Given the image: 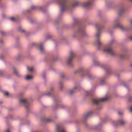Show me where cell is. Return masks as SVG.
<instances>
[{
  "instance_id": "cell-1",
  "label": "cell",
  "mask_w": 132,
  "mask_h": 132,
  "mask_svg": "<svg viewBox=\"0 0 132 132\" xmlns=\"http://www.w3.org/2000/svg\"><path fill=\"white\" fill-rule=\"evenodd\" d=\"M102 119L97 114H90L85 119V124L88 128H95L101 125Z\"/></svg>"
},
{
  "instance_id": "cell-2",
  "label": "cell",
  "mask_w": 132,
  "mask_h": 132,
  "mask_svg": "<svg viewBox=\"0 0 132 132\" xmlns=\"http://www.w3.org/2000/svg\"><path fill=\"white\" fill-rule=\"evenodd\" d=\"M109 90L110 89L108 84H101L94 88V94L95 97L98 99H103L108 95Z\"/></svg>"
},
{
  "instance_id": "cell-3",
  "label": "cell",
  "mask_w": 132,
  "mask_h": 132,
  "mask_svg": "<svg viewBox=\"0 0 132 132\" xmlns=\"http://www.w3.org/2000/svg\"><path fill=\"white\" fill-rule=\"evenodd\" d=\"M55 116L60 121H65L70 119V113L65 108H58L55 111Z\"/></svg>"
},
{
  "instance_id": "cell-4",
  "label": "cell",
  "mask_w": 132,
  "mask_h": 132,
  "mask_svg": "<svg viewBox=\"0 0 132 132\" xmlns=\"http://www.w3.org/2000/svg\"><path fill=\"white\" fill-rule=\"evenodd\" d=\"M80 87L85 92H90L94 89V83L88 77H84L80 80Z\"/></svg>"
},
{
  "instance_id": "cell-5",
  "label": "cell",
  "mask_w": 132,
  "mask_h": 132,
  "mask_svg": "<svg viewBox=\"0 0 132 132\" xmlns=\"http://www.w3.org/2000/svg\"><path fill=\"white\" fill-rule=\"evenodd\" d=\"M114 91L116 95L121 98H125L128 97L130 93V90L128 87L124 84H118V85H116Z\"/></svg>"
},
{
  "instance_id": "cell-6",
  "label": "cell",
  "mask_w": 132,
  "mask_h": 132,
  "mask_svg": "<svg viewBox=\"0 0 132 132\" xmlns=\"http://www.w3.org/2000/svg\"><path fill=\"white\" fill-rule=\"evenodd\" d=\"M39 103L44 108H51L55 104V99L50 94H43L39 97Z\"/></svg>"
},
{
  "instance_id": "cell-7",
  "label": "cell",
  "mask_w": 132,
  "mask_h": 132,
  "mask_svg": "<svg viewBox=\"0 0 132 132\" xmlns=\"http://www.w3.org/2000/svg\"><path fill=\"white\" fill-rule=\"evenodd\" d=\"M90 73L96 78H103L106 75L105 70L99 66H92L90 67Z\"/></svg>"
},
{
  "instance_id": "cell-8",
  "label": "cell",
  "mask_w": 132,
  "mask_h": 132,
  "mask_svg": "<svg viewBox=\"0 0 132 132\" xmlns=\"http://www.w3.org/2000/svg\"><path fill=\"white\" fill-rule=\"evenodd\" d=\"M60 76L59 73L53 70H48L46 73V80L48 82V84H55L56 82H57L59 80Z\"/></svg>"
},
{
  "instance_id": "cell-9",
  "label": "cell",
  "mask_w": 132,
  "mask_h": 132,
  "mask_svg": "<svg viewBox=\"0 0 132 132\" xmlns=\"http://www.w3.org/2000/svg\"><path fill=\"white\" fill-rule=\"evenodd\" d=\"M13 22L9 19H4L0 22V29L3 32H10L13 29Z\"/></svg>"
},
{
  "instance_id": "cell-10",
  "label": "cell",
  "mask_w": 132,
  "mask_h": 132,
  "mask_svg": "<svg viewBox=\"0 0 132 132\" xmlns=\"http://www.w3.org/2000/svg\"><path fill=\"white\" fill-rule=\"evenodd\" d=\"M13 85H14V82H13V80H12L10 79H2L1 80V86L5 90L12 91V90L13 89Z\"/></svg>"
},
{
  "instance_id": "cell-11",
  "label": "cell",
  "mask_w": 132,
  "mask_h": 132,
  "mask_svg": "<svg viewBox=\"0 0 132 132\" xmlns=\"http://www.w3.org/2000/svg\"><path fill=\"white\" fill-rule=\"evenodd\" d=\"M47 12L49 15H51L52 17H56L58 15L60 12V8L56 4H50L47 8Z\"/></svg>"
},
{
  "instance_id": "cell-12",
  "label": "cell",
  "mask_w": 132,
  "mask_h": 132,
  "mask_svg": "<svg viewBox=\"0 0 132 132\" xmlns=\"http://www.w3.org/2000/svg\"><path fill=\"white\" fill-rule=\"evenodd\" d=\"M101 130L102 132H116L117 128L112 122L108 121L102 125Z\"/></svg>"
},
{
  "instance_id": "cell-13",
  "label": "cell",
  "mask_w": 132,
  "mask_h": 132,
  "mask_svg": "<svg viewBox=\"0 0 132 132\" xmlns=\"http://www.w3.org/2000/svg\"><path fill=\"white\" fill-rule=\"evenodd\" d=\"M56 48V43L52 39H47L43 43V49L46 52H53Z\"/></svg>"
},
{
  "instance_id": "cell-14",
  "label": "cell",
  "mask_w": 132,
  "mask_h": 132,
  "mask_svg": "<svg viewBox=\"0 0 132 132\" xmlns=\"http://www.w3.org/2000/svg\"><path fill=\"white\" fill-rule=\"evenodd\" d=\"M66 132H79V126L75 122H68L64 127Z\"/></svg>"
},
{
  "instance_id": "cell-15",
  "label": "cell",
  "mask_w": 132,
  "mask_h": 132,
  "mask_svg": "<svg viewBox=\"0 0 132 132\" xmlns=\"http://www.w3.org/2000/svg\"><path fill=\"white\" fill-rule=\"evenodd\" d=\"M20 25H21V27L22 28V29H24L25 31H30L33 29V24L32 23L31 21H29L27 19H22Z\"/></svg>"
},
{
  "instance_id": "cell-16",
  "label": "cell",
  "mask_w": 132,
  "mask_h": 132,
  "mask_svg": "<svg viewBox=\"0 0 132 132\" xmlns=\"http://www.w3.org/2000/svg\"><path fill=\"white\" fill-rule=\"evenodd\" d=\"M119 79L124 82L129 81L132 79V73L130 71H126V72H122L119 75Z\"/></svg>"
},
{
  "instance_id": "cell-17",
  "label": "cell",
  "mask_w": 132,
  "mask_h": 132,
  "mask_svg": "<svg viewBox=\"0 0 132 132\" xmlns=\"http://www.w3.org/2000/svg\"><path fill=\"white\" fill-rule=\"evenodd\" d=\"M119 80H120L119 77H118L116 75H111V76H110V77H108L107 83H108V85L114 86V85H118Z\"/></svg>"
},
{
  "instance_id": "cell-18",
  "label": "cell",
  "mask_w": 132,
  "mask_h": 132,
  "mask_svg": "<svg viewBox=\"0 0 132 132\" xmlns=\"http://www.w3.org/2000/svg\"><path fill=\"white\" fill-rule=\"evenodd\" d=\"M82 65H83V67H84L86 68L91 67L92 65H93V60L91 59L90 56H85L82 59Z\"/></svg>"
},
{
  "instance_id": "cell-19",
  "label": "cell",
  "mask_w": 132,
  "mask_h": 132,
  "mask_svg": "<svg viewBox=\"0 0 132 132\" xmlns=\"http://www.w3.org/2000/svg\"><path fill=\"white\" fill-rule=\"evenodd\" d=\"M32 16L38 22H43L45 19V15L41 11H35L32 13Z\"/></svg>"
},
{
  "instance_id": "cell-20",
  "label": "cell",
  "mask_w": 132,
  "mask_h": 132,
  "mask_svg": "<svg viewBox=\"0 0 132 132\" xmlns=\"http://www.w3.org/2000/svg\"><path fill=\"white\" fill-rule=\"evenodd\" d=\"M17 72L20 76H26L28 73V68L25 64H20L17 67Z\"/></svg>"
},
{
  "instance_id": "cell-21",
  "label": "cell",
  "mask_w": 132,
  "mask_h": 132,
  "mask_svg": "<svg viewBox=\"0 0 132 132\" xmlns=\"http://www.w3.org/2000/svg\"><path fill=\"white\" fill-rule=\"evenodd\" d=\"M43 34L41 32H37L32 34L30 39H31V41L32 42L39 43V42H41L43 40Z\"/></svg>"
},
{
  "instance_id": "cell-22",
  "label": "cell",
  "mask_w": 132,
  "mask_h": 132,
  "mask_svg": "<svg viewBox=\"0 0 132 132\" xmlns=\"http://www.w3.org/2000/svg\"><path fill=\"white\" fill-rule=\"evenodd\" d=\"M4 43L6 46L8 47H11L14 45L15 43V39L12 37V36H8V37H5V40H4Z\"/></svg>"
},
{
  "instance_id": "cell-23",
  "label": "cell",
  "mask_w": 132,
  "mask_h": 132,
  "mask_svg": "<svg viewBox=\"0 0 132 132\" xmlns=\"http://www.w3.org/2000/svg\"><path fill=\"white\" fill-rule=\"evenodd\" d=\"M64 87L67 89V90H73L75 87V83L74 81H73L72 80H68L67 81H65L64 83Z\"/></svg>"
},
{
  "instance_id": "cell-24",
  "label": "cell",
  "mask_w": 132,
  "mask_h": 132,
  "mask_svg": "<svg viewBox=\"0 0 132 132\" xmlns=\"http://www.w3.org/2000/svg\"><path fill=\"white\" fill-rule=\"evenodd\" d=\"M62 102L66 106H70L73 104V99L69 96H64L62 98Z\"/></svg>"
},
{
  "instance_id": "cell-25",
  "label": "cell",
  "mask_w": 132,
  "mask_h": 132,
  "mask_svg": "<svg viewBox=\"0 0 132 132\" xmlns=\"http://www.w3.org/2000/svg\"><path fill=\"white\" fill-rule=\"evenodd\" d=\"M31 5H32V4H31V2H29V0H22L21 2H20V6H21L23 9H25V10L29 9L30 8Z\"/></svg>"
},
{
  "instance_id": "cell-26",
  "label": "cell",
  "mask_w": 132,
  "mask_h": 132,
  "mask_svg": "<svg viewBox=\"0 0 132 132\" xmlns=\"http://www.w3.org/2000/svg\"><path fill=\"white\" fill-rule=\"evenodd\" d=\"M123 118H124V120L128 123H131L132 121V114L128 111H126L124 113Z\"/></svg>"
},
{
  "instance_id": "cell-27",
  "label": "cell",
  "mask_w": 132,
  "mask_h": 132,
  "mask_svg": "<svg viewBox=\"0 0 132 132\" xmlns=\"http://www.w3.org/2000/svg\"><path fill=\"white\" fill-rule=\"evenodd\" d=\"M19 132H32V130L27 125H22L19 127Z\"/></svg>"
},
{
  "instance_id": "cell-28",
  "label": "cell",
  "mask_w": 132,
  "mask_h": 132,
  "mask_svg": "<svg viewBox=\"0 0 132 132\" xmlns=\"http://www.w3.org/2000/svg\"><path fill=\"white\" fill-rule=\"evenodd\" d=\"M69 53V49L67 46H62L60 50V54L61 56H66Z\"/></svg>"
},
{
  "instance_id": "cell-29",
  "label": "cell",
  "mask_w": 132,
  "mask_h": 132,
  "mask_svg": "<svg viewBox=\"0 0 132 132\" xmlns=\"http://www.w3.org/2000/svg\"><path fill=\"white\" fill-rule=\"evenodd\" d=\"M109 115H110V118H111V119H113V120H117V119H118L119 118V114H118V113L117 112V111H112L110 114H109Z\"/></svg>"
},
{
  "instance_id": "cell-30",
  "label": "cell",
  "mask_w": 132,
  "mask_h": 132,
  "mask_svg": "<svg viewBox=\"0 0 132 132\" xmlns=\"http://www.w3.org/2000/svg\"><path fill=\"white\" fill-rule=\"evenodd\" d=\"M29 2H31L32 5H36V6H39L42 5L43 2V0H29Z\"/></svg>"
},
{
  "instance_id": "cell-31",
  "label": "cell",
  "mask_w": 132,
  "mask_h": 132,
  "mask_svg": "<svg viewBox=\"0 0 132 132\" xmlns=\"http://www.w3.org/2000/svg\"><path fill=\"white\" fill-rule=\"evenodd\" d=\"M7 67V64L6 63L0 58V70H5Z\"/></svg>"
},
{
  "instance_id": "cell-32",
  "label": "cell",
  "mask_w": 132,
  "mask_h": 132,
  "mask_svg": "<svg viewBox=\"0 0 132 132\" xmlns=\"http://www.w3.org/2000/svg\"><path fill=\"white\" fill-rule=\"evenodd\" d=\"M12 125L13 126V127H15V128H18L19 126V122L18 121H12Z\"/></svg>"
}]
</instances>
